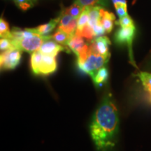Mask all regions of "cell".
Instances as JSON below:
<instances>
[{
	"label": "cell",
	"instance_id": "cell-17",
	"mask_svg": "<svg viewBox=\"0 0 151 151\" xmlns=\"http://www.w3.org/2000/svg\"><path fill=\"white\" fill-rule=\"evenodd\" d=\"M50 37L51 39L57 41L60 44L62 45V46H67V43L71 36L67 35L65 32L58 29V30L55 32V33L53 34L52 35H50Z\"/></svg>",
	"mask_w": 151,
	"mask_h": 151
},
{
	"label": "cell",
	"instance_id": "cell-24",
	"mask_svg": "<svg viewBox=\"0 0 151 151\" xmlns=\"http://www.w3.org/2000/svg\"><path fill=\"white\" fill-rule=\"evenodd\" d=\"M114 6L116 8L117 14H118L120 18L127 16L128 15L127 11V4H125L118 3L114 4Z\"/></svg>",
	"mask_w": 151,
	"mask_h": 151
},
{
	"label": "cell",
	"instance_id": "cell-7",
	"mask_svg": "<svg viewBox=\"0 0 151 151\" xmlns=\"http://www.w3.org/2000/svg\"><path fill=\"white\" fill-rule=\"evenodd\" d=\"M39 51L47 55L56 57L60 52L65 51L70 52L71 50L67 46H62L58 43L57 41L51 39L50 36H48V39L43 42L42 46H41Z\"/></svg>",
	"mask_w": 151,
	"mask_h": 151
},
{
	"label": "cell",
	"instance_id": "cell-20",
	"mask_svg": "<svg viewBox=\"0 0 151 151\" xmlns=\"http://www.w3.org/2000/svg\"><path fill=\"white\" fill-rule=\"evenodd\" d=\"M13 1L21 10L27 11L35 5L37 0H13Z\"/></svg>",
	"mask_w": 151,
	"mask_h": 151
},
{
	"label": "cell",
	"instance_id": "cell-21",
	"mask_svg": "<svg viewBox=\"0 0 151 151\" xmlns=\"http://www.w3.org/2000/svg\"><path fill=\"white\" fill-rule=\"evenodd\" d=\"M11 31L9 29V24L2 18L0 20V36L1 38H9Z\"/></svg>",
	"mask_w": 151,
	"mask_h": 151
},
{
	"label": "cell",
	"instance_id": "cell-9",
	"mask_svg": "<svg viewBox=\"0 0 151 151\" xmlns=\"http://www.w3.org/2000/svg\"><path fill=\"white\" fill-rule=\"evenodd\" d=\"M116 16L113 13L109 12L103 8L101 9V22L104 28L106 33L109 34L112 31Z\"/></svg>",
	"mask_w": 151,
	"mask_h": 151
},
{
	"label": "cell",
	"instance_id": "cell-11",
	"mask_svg": "<svg viewBox=\"0 0 151 151\" xmlns=\"http://www.w3.org/2000/svg\"><path fill=\"white\" fill-rule=\"evenodd\" d=\"M94 43L98 52L101 55H109L110 52L109 51V46L111 44V41L107 37L105 36H101V37H97L94 39Z\"/></svg>",
	"mask_w": 151,
	"mask_h": 151
},
{
	"label": "cell",
	"instance_id": "cell-18",
	"mask_svg": "<svg viewBox=\"0 0 151 151\" xmlns=\"http://www.w3.org/2000/svg\"><path fill=\"white\" fill-rule=\"evenodd\" d=\"M83 9L84 7H82L81 6L78 5V4L73 2L72 5L68 7V8L65 9L63 11L62 14L69 15V16H72L74 18H78L79 16L82 14Z\"/></svg>",
	"mask_w": 151,
	"mask_h": 151
},
{
	"label": "cell",
	"instance_id": "cell-8",
	"mask_svg": "<svg viewBox=\"0 0 151 151\" xmlns=\"http://www.w3.org/2000/svg\"><path fill=\"white\" fill-rule=\"evenodd\" d=\"M67 47L74 52L76 58L86 53L89 49V45L85 42L83 37L76 34L70 37L67 43Z\"/></svg>",
	"mask_w": 151,
	"mask_h": 151
},
{
	"label": "cell",
	"instance_id": "cell-16",
	"mask_svg": "<svg viewBox=\"0 0 151 151\" xmlns=\"http://www.w3.org/2000/svg\"><path fill=\"white\" fill-rule=\"evenodd\" d=\"M76 35L82 37L83 38H85L87 41L91 42L95 39V36H94L93 29L89 24H86L85 27H83L81 30L78 31H76Z\"/></svg>",
	"mask_w": 151,
	"mask_h": 151
},
{
	"label": "cell",
	"instance_id": "cell-3",
	"mask_svg": "<svg viewBox=\"0 0 151 151\" xmlns=\"http://www.w3.org/2000/svg\"><path fill=\"white\" fill-rule=\"evenodd\" d=\"M30 65L32 71L36 75H49L58 68L56 57L44 55L39 50L32 53Z\"/></svg>",
	"mask_w": 151,
	"mask_h": 151
},
{
	"label": "cell",
	"instance_id": "cell-2",
	"mask_svg": "<svg viewBox=\"0 0 151 151\" xmlns=\"http://www.w3.org/2000/svg\"><path fill=\"white\" fill-rule=\"evenodd\" d=\"M48 36L41 35L38 33L36 28L21 29L18 27H14L11 31L9 39H11L16 48L32 53L39 50Z\"/></svg>",
	"mask_w": 151,
	"mask_h": 151
},
{
	"label": "cell",
	"instance_id": "cell-5",
	"mask_svg": "<svg viewBox=\"0 0 151 151\" xmlns=\"http://www.w3.org/2000/svg\"><path fill=\"white\" fill-rule=\"evenodd\" d=\"M135 29V27L120 28L115 34L114 40L118 44H127L129 49L130 62L135 67H137L132 52V41L134 37Z\"/></svg>",
	"mask_w": 151,
	"mask_h": 151
},
{
	"label": "cell",
	"instance_id": "cell-1",
	"mask_svg": "<svg viewBox=\"0 0 151 151\" xmlns=\"http://www.w3.org/2000/svg\"><path fill=\"white\" fill-rule=\"evenodd\" d=\"M119 115L111 94H107L94 112L90 124L92 139L97 151H110L117 142Z\"/></svg>",
	"mask_w": 151,
	"mask_h": 151
},
{
	"label": "cell",
	"instance_id": "cell-4",
	"mask_svg": "<svg viewBox=\"0 0 151 151\" xmlns=\"http://www.w3.org/2000/svg\"><path fill=\"white\" fill-rule=\"evenodd\" d=\"M110 56L111 54L104 55L99 53H96L91 51L89 48V50L86 58L80 62H77V65L81 70L90 75L92 78L100 69L105 67L109 61Z\"/></svg>",
	"mask_w": 151,
	"mask_h": 151
},
{
	"label": "cell",
	"instance_id": "cell-10",
	"mask_svg": "<svg viewBox=\"0 0 151 151\" xmlns=\"http://www.w3.org/2000/svg\"><path fill=\"white\" fill-rule=\"evenodd\" d=\"M62 14L60 15L58 18L52 19L50 20L49 22L46 24H42V25L39 26V27H36L38 33L40 34L42 36H48L50 33H51L55 28L56 27V26L58 25V24L60 23V20L61 19Z\"/></svg>",
	"mask_w": 151,
	"mask_h": 151
},
{
	"label": "cell",
	"instance_id": "cell-14",
	"mask_svg": "<svg viewBox=\"0 0 151 151\" xmlns=\"http://www.w3.org/2000/svg\"><path fill=\"white\" fill-rule=\"evenodd\" d=\"M109 78V71L106 67H104L100 69L93 77H92V81L94 85L99 86V85L103 84L106 82V81Z\"/></svg>",
	"mask_w": 151,
	"mask_h": 151
},
{
	"label": "cell",
	"instance_id": "cell-23",
	"mask_svg": "<svg viewBox=\"0 0 151 151\" xmlns=\"http://www.w3.org/2000/svg\"><path fill=\"white\" fill-rule=\"evenodd\" d=\"M117 24L120 26V27H135L134 24L133 20L130 18L129 15L127 16L123 17V18H120Z\"/></svg>",
	"mask_w": 151,
	"mask_h": 151
},
{
	"label": "cell",
	"instance_id": "cell-13",
	"mask_svg": "<svg viewBox=\"0 0 151 151\" xmlns=\"http://www.w3.org/2000/svg\"><path fill=\"white\" fill-rule=\"evenodd\" d=\"M141 81L143 88L149 95V99L151 102V73L148 72H140L137 74Z\"/></svg>",
	"mask_w": 151,
	"mask_h": 151
},
{
	"label": "cell",
	"instance_id": "cell-6",
	"mask_svg": "<svg viewBox=\"0 0 151 151\" xmlns=\"http://www.w3.org/2000/svg\"><path fill=\"white\" fill-rule=\"evenodd\" d=\"M22 50L18 48L1 52L0 56V66L1 70H11L18 67L20 62Z\"/></svg>",
	"mask_w": 151,
	"mask_h": 151
},
{
	"label": "cell",
	"instance_id": "cell-12",
	"mask_svg": "<svg viewBox=\"0 0 151 151\" xmlns=\"http://www.w3.org/2000/svg\"><path fill=\"white\" fill-rule=\"evenodd\" d=\"M102 7L99 6H90L89 9V22L88 24L92 27L101 21V9Z\"/></svg>",
	"mask_w": 151,
	"mask_h": 151
},
{
	"label": "cell",
	"instance_id": "cell-22",
	"mask_svg": "<svg viewBox=\"0 0 151 151\" xmlns=\"http://www.w3.org/2000/svg\"><path fill=\"white\" fill-rule=\"evenodd\" d=\"M12 48H16L14 46L12 41L9 38H1L0 39V49L1 51L4 52L6 50H10Z\"/></svg>",
	"mask_w": 151,
	"mask_h": 151
},
{
	"label": "cell",
	"instance_id": "cell-19",
	"mask_svg": "<svg viewBox=\"0 0 151 151\" xmlns=\"http://www.w3.org/2000/svg\"><path fill=\"white\" fill-rule=\"evenodd\" d=\"M89 9L90 6L84 7L83 11L79 18H78V22H77V29L76 31L81 30L83 27H85L86 24L89 22Z\"/></svg>",
	"mask_w": 151,
	"mask_h": 151
},
{
	"label": "cell",
	"instance_id": "cell-25",
	"mask_svg": "<svg viewBox=\"0 0 151 151\" xmlns=\"http://www.w3.org/2000/svg\"><path fill=\"white\" fill-rule=\"evenodd\" d=\"M92 29H93L94 36H95L96 38L101 37V35H104V34L106 32L104 28L101 21L98 22L97 24H96L94 26H93V27H92Z\"/></svg>",
	"mask_w": 151,
	"mask_h": 151
},
{
	"label": "cell",
	"instance_id": "cell-15",
	"mask_svg": "<svg viewBox=\"0 0 151 151\" xmlns=\"http://www.w3.org/2000/svg\"><path fill=\"white\" fill-rule=\"evenodd\" d=\"M73 1L82 7L94 6L98 5L100 6L107 7L109 4L108 0H73Z\"/></svg>",
	"mask_w": 151,
	"mask_h": 151
},
{
	"label": "cell",
	"instance_id": "cell-26",
	"mask_svg": "<svg viewBox=\"0 0 151 151\" xmlns=\"http://www.w3.org/2000/svg\"><path fill=\"white\" fill-rule=\"evenodd\" d=\"M113 4H116L118 3H121V4H127V1L126 0H112Z\"/></svg>",
	"mask_w": 151,
	"mask_h": 151
}]
</instances>
